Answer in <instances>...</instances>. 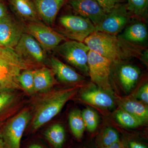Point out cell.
I'll return each instance as SVG.
<instances>
[{"mask_svg": "<svg viewBox=\"0 0 148 148\" xmlns=\"http://www.w3.org/2000/svg\"><path fill=\"white\" fill-rule=\"evenodd\" d=\"M25 32L39 43L45 51L54 50L66 38L41 21H32L24 24Z\"/></svg>", "mask_w": 148, "mask_h": 148, "instance_id": "obj_7", "label": "cell"}, {"mask_svg": "<svg viewBox=\"0 0 148 148\" xmlns=\"http://www.w3.org/2000/svg\"><path fill=\"white\" fill-rule=\"evenodd\" d=\"M81 98L85 102L102 108H111L114 106L113 99L108 92L99 87L84 90L82 93Z\"/></svg>", "mask_w": 148, "mask_h": 148, "instance_id": "obj_17", "label": "cell"}, {"mask_svg": "<svg viewBox=\"0 0 148 148\" xmlns=\"http://www.w3.org/2000/svg\"><path fill=\"white\" fill-rule=\"evenodd\" d=\"M129 146L130 148H148L145 145L135 141L130 142Z\"/></svg>", "mask_w": 148, "mask_h": 148, "instance_id": "obj_32", "label": "cell"}, {"mask_svg": "<svg viewBox=\"0 0 148 148\" xmlns=\"http://www.w3.org/2000/svg\"><path fill=\"white\" fill-rule=\"evenodd\" d=\"M16 16L23 23L40 21L34 5L31 0H9Z\"/></svg>", "mask_w": 148, "mask_h": 148, "instance_id": "obj_16", "label": "cell"}, {"mask_svg": "<svg viewBox=\"0 0 148 148\" xmlns=\"http://www.w3.org/2000/svg\"><path fill=\"white\" fill-rule=\"evenodd\" d=\"M0 92H1V90H0Z\"/></svg>", "mask_w": 148, "mask_h": 148, "instance_id": "obj_37", "label": "cell"}, {"mask_svg": "<svg viewBox=\"0 0 148 148\" xmlns=\"http://www.w3.org/2000/svg\"><path fill=\"white\" fill-rule=\"evenodd\" d=\"M138 98L144 104L148 103V84H145L142 86L138 91Z\"/></svg>", "mask_w": 148, "mask_h": 148, "instance_id": "obj_30", "label": "cell"}, {"mask_svg": "<svg viewBox=\"0 0 148 148\" xmlns=\"http://www.w3.org/2000/svg\"><path fill=\"white\" fill-rule=\"evenodd\" d=\"M104 148H125L123 145L122 144L120 141H119L116 143H114L112 145L109 146L108 147H106Z\"/></svg>", "mask_w": 148, "mask_h": 148, "instance_id": "obj_33", "label": "cell"}, {"mask_svg": "<svg viewBox=\"0 0 148 148\" xmlns=\"http://www.w3.org/2000/svg\"><path fill=\"white\" fill-rule=\"evenodd\" d=\"M52 70L46 67L34 71L35 92L47 91L52 87L55 81Z\"/></svg>", "mask_w": 148, "mask_h": 148, "instance_id": "obj_19", "label": "cell"}, {"mask_svg": "<svg viewBox=\"0 0 148 148\" xmlns=\"http://www.w3.org/2000/svg\"><path fill=\"white\" fill-rule=\"evenodd\" d=\"M18 81L23 89L29 94L35 92L34 71L26 70L21 72L18 77Z\"/></svg>", "mask_w": 148, "mask_h": 148, "instance_id": "obj_27", "label": "cell"}, {"mask_svg": "<svg viewBox=\"0 0 148 148\" xmlns=\"http://www.w3.org/2000/svg\"><path fill=\"white\" fill-rule=\"evenodd\" d=\"M60 33L72 40L84 42L89 35L95 32L94 24L88 18L77 15H65L58 19Z\"/></svg>", "mask_w": 148, "mask_h": 148, "instance_id": "obj_4", "label": "cell"}, {"mask_svg": "<svg viewBox=\"0 0 148 148\" xmlns=\"http://www.w3.org/2000/svg\"><path fill=\"white\" fill-rule=\"evenodd\" d=\"M102 7L106 13L110 11L123 0H95Z\"/></svg>", "mask_w": 148, "mask_h": 148, "instance_id": "obj_29", "label": "cell"}, {"mask_svg": "<svg viewBox=\"0 0 148 148\" xmlns=\"http://www.w3.org/2000/svg\"><path fill=\"white\" fill-rule=\"evenodd\" d=\"M29 148H43L41 146L38 145H36V144H34V145H32L30 146L29 147Z\"/></svg>", "mask_w": 148, "mask_h": 148, "instance_id": "obj_35", "label": "cell"}, {"mask_svg": "<svg viewBox=\"0 0 148 148\" xmlns=\"http://www.w3.org/2000/svg\"><path fill=\"white\" fill-rule=\"evenodd\" d=\"M127 7L116 5L108 13L101 23L95 26V32L117 35L121 32L130 20Z\"/></svg>", "mask_w": 148, "mask_h": 148, "instance_id": "obj_10", "label": "cell"}, {"mask_svg": "<svg viewBox=\"0 0 148 148\" xmlns=\"http://www.w3.org/2000/svg\"><path fill=\"white\" fill-rule=\"evenodd\" d=\"M8 14L6 7L3 3L0 0V19Z\"/></svg>", "mask_w": 148, "mask_h": 148, "instance_id": "obj_31", "label": "cell"}, {"mask_svg": "<svg viewBox=\"0 0 148 148\" xmlns=\"http://www.w3.org/2000/svg\"><path fill=\"white\" fill-rule=\"evenodd\" d=\"M69 123L72 133L78 139L82 138L86 127L82 112L79 110H73L69 115Z\"/></svg>", "mask_w": 148, "mask_h": 148, "instance_id": "obj_22", "label": "cell"}, {"mask_svg": "<svg viewBox=\"0 0 148 148\" xmlns=\"http://www.w3.org/2000/svg\"><path fill=\"white\" fill-rule=\"evenodd\" d=\"M119 36L127 42L145 47L147 42V27L144 22L135 21L125 27L123 32Z\"/></svg>", "mask_w": 148, "mask_h": 148, "instance_id": "obj_14", "label": "cell"}, {"mask_svg": "<svg viewBox=\"0 0 148 148\" xmlns=\"http://www.w3.org/2000/svg\"><path fill=\"white\" fill-rule=\"evenodd\" d=\"M5 147V144L3 138L2 131L0 130V148H4Z\"/></svg>", "mask_w": 148, "mask_h": 148, "instance_id": "obj_34", "label": "cell"}, {"mask_svg": "<svg viewBox=\"0 0 148 148\" xmlns=\"http://www.w3.org/2000/svg\"><path fill=\"white\" fill-rule=\"evenodd\" d=\"M46 138L55 148H61L65 140V130L61 124L50 126L45 133Z\"/></svg>", "mask_w": 148, "mask_h": 148, "instance_id": "obj_21", "label": "cell"}, {"mask_svg": "<svg viewBox=\"0 0 148 148\" xmlns=\"http://www.w3.org/2000/svg\"><path fill=\"white\" fill-rule=\"evenodd\" d=\"M11 91L0 92V112L10 104L13 99V95Z\"/></svg>", "mask_w": 148, "mask_h": 148, "instance_id": "obj_28", "label": "cell"}, {"mask_svg": "<svg viewBox=\"0 0 148 148\" xmlns=\"http://www.w3.org/2000/svg\"><path fill=\"white\" fill-rule=\"evenodd\" d=\"M50 64L53 73L61 82L75 84L84 81V77L56 57H51Z\"/></svg>", "mask_w": 148, "mask_h": 148, "instance_id": "obj_15", "label": "cell"}, {"mask_svg": "<svg viewBox=\"0 0 148 148\" xmlns=\"http://www.w3.org/2000/svg\"><path fill=\"white\" fill-rule=\"evenodd\" d=\"M145 104L134 100H129L121 105L123 110L140 120L143 123L147 121L148 110Z\"/></svg>", "mask_w": 148, "mask_h": 148, "instance_id": "obj_20", "label": "cell"}, {"mask_svg": "<svg viewBox=\"0 0 148 148\" xmlns=\"http://www.w3.org/2000/svg\"><path fill=\"white\" fill-rule=\"evenodd\" d=\"M127 10L139 18H144L147 12L148 0H127Z\"/></svg>", "mask_w": 148, "mask_h": 148, "instance_id": "obj_25", "label": "cell"}, {"mask_svg": "<svg viewBox=\"0 0 148 148\" xmlns=\"http://www.w3.org/2000/svg\"><path fill=\"white\" fill-rule=\"evenodd\" d=\"M141 71L137 66L131 64H122L118 71V77L122 86L129 92L135 86L140 78Z\"/></svg>", "mask_w": 148, "mask_h": 148, "instance_id": "obj_18", "label": "cell"}, {"mask_svg": "<svg viewBox=\"0 0 148 148\" xmlns=\"http://www.w3.org/2000/svg\"><path fill=\"white\" fill-rule=\"evenodd\" d=\"M29 65L16 54L14 49L0 47V90H22L18 81L20 74Z\"/></svg>", "mask_w": 148, "mask_h": 148, "instance_id": "obj_3", "label": "cell"}, {"mask_svg": "<svg viewBox=\"0 0 148 148\" xmlns=\"http://www.w3.org/2000/svg\"><path fill=\"white\" fill-rule=\"evenodd\" d=\"M119 141V135L116 130L111 127H108L99 136L98 144L100 147L104 148Z\"/></svg>", "mask_w": 148, "mask_h": 148, "instance_id": "obj_24", "label": "cell"}, {"mask_svg": "<svg viewBox=\"0 0 148 148\" xmlns=\"http://www.w3.org/2000/svg\"><path fill=\"white\" fill-rule=\"evenodd\" d=\"M25 32L24 25L7 14L0 19V47L14 49Z\"/></svg>", "mask_w": 148, "mask_h": 148, "instance_id": "obj_11", "label": "cell"}, {"mask_svg": "<svg viewBox=\"0 0 148 148\" xmlns=\"http://www.w3.org/2000/svg\"><path fill=\"white\" fill-rule=\"evenodd\" d=\"M112 65L108 58L89 50L88 57V75L98 87L108 92L112 91L110 82Z\"/></svg>", "mask_w": 148, "mask_h": 148, "instance_id": "obj_6", "label": "cell"}, {"mask_svg": "<svg viewBox=\"0 0 148 148\" xmlns=\"http://www.w3.org/2000/svg\"><path fill=\"white\" fill-rule=\"evenodd\" d=\"M80 87V86L78 85L55 90L43 98L35 112L32 121V128L34 130L38 129L56 116Z\"/></svg>", "mask_w": 148, "mask_h": 148, "instance_id": "obj_2", "label": "cell"}, {"mask_svg": "<svg viewBox=\"0 0 148 148\" xmlns=\"http://www.w3.org/2000/svg\"><path fill=\"white\" fill-rule=\"evenodd\" d=\"M17 55L27 65L41 64L46 59V51L34 37L24 33L14 49Z\"/></svg>", "mask_w": 148, "mask_h": 148, "instance_id": "obj_9", "label": "cell"}, {"mask_svg": "<svg viewBox=\"0 0 148 148\" xmlns=\"http://www.w3.org/2000/svg\"><path fill=\"white\" fill-rule=\"evenodd\" d=\"M4 148H7L6 147H5Z\"/></svg>", "mask_w": 148, "mask_h": 148, "instance_id": "obj_36", "label": "cell"}, {"mask_svg": "<svg viewBox=\"0 0 148 148\" xmlns=\"http://www.w3.org/2000/svg\"><path fill=\"white\" fill-rule=\"evenodd\" d=\"M68 1L76 12L88 18L95 27L106 16V12L95 0H68Z\"/></svg>", "mask_w": 148, "mask_h": 148, "instance_id": "obj_12", "label": "cell"}, {"mask_svg": "<svg viewBox=\"0 0 148 148\" xmlns=\"http://www.w3.org/2000/svg\"><path fill=\"white\" fill-rule=\"evenodd\" d=\"M40 18L49 27L54 24L65 0H32Z\"/></svg>", "mask_w": 148, "mask_h": 148, "instance_id": "obj_13", "label": "cell"}, {"mask_svg": "<svg viewBox=\"0 0 148 148\" xmlns=\"http://www.w3.org/2000/svg\"><path fill=\"white\" fill-rule=\"evenodd\" d=\"M54 50L67 63L88 75V57L90 49L84 43L66 41Z\"/></svg>", "mask_w": 148, "mask_h": 148, "instance_id": "obj_5", "label": "cell"}, {"mask_svg": "<svg viewBox=\"0 0 148 148\" xmlns=\"http://www.w3.org/2000/svg\"><path fill=\"white\" fill-rule=\"evenodd\" d=\"M115 117L120 124L127 128L137 127L143 123L140 120L123 109L117 112Z\"/></svg>", "mask_w": 148, "mask_h": 148, "instance_id": "obj_23", "label": "cell"}, {"mask_svg": "<svg viewBox=\"0 0 148 148\" xmlns=\"http://www.w3.org/2000/svg\"><path fill=\"white\" fill-rule=\"evenodd\" d=\"M84 43L89 49L108 58L112 64L141 57L145 47L127 42L119 36L95 32L89 35Z\"/></svg>", "mask_w": 148, "mask_h": 148, "instance_id": "obj_1", "label": "cell"}, {"mask_svg": "<svg viewBox=\"0 0 148 148\" xmlns=\"http://www.w3.org/2000/svg\"><path fill=\"white\" fill-rule=\"evenodd\" d=\"M31 118L30 112L24 110L7 123L2 130L5 147L20 148L22 135Z\"/></svg>", "mask_w": 148, "mask_h": 148, "instance_id": "obj_8", "label": "cell"}, {"mask_svg": "<svg viewBox=\"0 0 148 148\" xmlns=\"http://www.w3.org/2000/svg\"><path fill=\"white\" fill-rule=\"evenodd\" d=\"M86 128L90 132H93L98 127L99 118L95 111L90 108L84 109L82 112Z\"/></svg>", "mask_w": 148, "mask_h": 148, "instance_id": "obj_26", "label": "cell"}]
</instances>
